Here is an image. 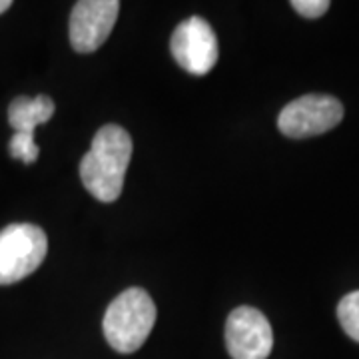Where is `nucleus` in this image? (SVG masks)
<instances>
[{"mask_svg": "<svg viewBox=\"0 0 359 359\" xmlns=\"http://www.w3.org/2000/svg\"><path fill=\"white\" fill-rule=\"evenodd\" d=\"M132 158V138L118 124H106L96 132L90 150L80 162L84 188L100 202H114L124 190V178Z\"/></svg>", "mask_w": 359, "mask_h": 359, "instance_id": "f257e3e1", "label": "nucleus"}, {"mask_svg": "<svg viewBox=\"0 0 359 359\" xmlns=\"http://www.w3.org/2000/svg\"><path fill=\"white\" fill-rule=\"evenodd\" d=\"M156 323V304L142 287H130L106 309L104 337L120 353L138 351Z\"/></svg>", "mask_w": 359, "mask_h": 359, "instance_id": "f03ea898", "label": "nucleus"}, {"mask_svg": "<svg viewBox=\"0 0 359 359\" xmlns=\"http://www.w3.org/2000/svg\"><path fill=\"white\" fill-rule=\"evenodd\" d=\"M48 238L34 224H11L0 231V285L16 283L40 268Z\"/></svg>", "mask_w": 359, "mask_h": 359, "instance_id": "7ed1b4c3", "label": "nucleus"}, {"mask_svg": "<svg viewBox=\"0 0 359 359\" xmlns=\"http://www.w3.org/2000/svg\"><path fill=\"white\" fill-rule=\"evenodd\" d=\"M344 120V104L330 94H306L295 98L278 116V128L287 138H311L325 134Z\"/></svg>", "mask_w": 359, "mask_h": 359, "instance_id": "20e7f679", "label": "nucleus"}, {"mask_svg": "<svg viewBox=\"0 0 359 359\" xmlns=\"http://www.w3.org/2000/svg\"><path fill=\"white\" fill-rule=\"evenodd\" d=\"M170 50L174 60L186 72L204 76L218 62V39L208 20L192 16L180 22L170 40Z\"/></svg>", "mask_w": 359, "mask_h": 359, "instance_id": "39448f33", "label": "nucleus"}, {"mask_svg": "<svg viewBox=\"0 0 359 359\" xmlns=\"http://www.w3.org/2000/svg\"><path fill=\"white\" fill-rule=\"evenodd\" d=\"M226 347L231 359H268L273 332L268 318L256 308H236L226 321Z\"/></svg>", "mask_w": 359, "mask_h": 359, "instance_id": "423d86ee", "label": "nucleus"}, {"mask_svg": "<svg viewBox=\"0 0 359 359\" xmlns=\"http://www.w3.org/2000/svg\"><path fill=\"white\" fill-rule=\"evenodd\" d=\"M120 13L118 0H80L70 14V44L80 54L96 52L108 40Z\"/></svg>", "mask_w": 359, "mask_h": 359, "instance_id": "0eeeda50", "label": "nucleus"}, {"mask_svg": "<svg viewBox=\"0 0 359 359\" xmlns=\"http://www.w3.org/2000/svg\"><path fill=\"white\" fill-rule=\"evenodd\" d=\"M54 110L56 104L50 96L44 94L36 98L18 96L8 106V124L13 126L14 132L34 134V128H39L40 124H46L54 116Z\"/></svg>", "mask_w": 359, "mask_h": 359, "instance_id": "6e6552de", "label": "nucleus"}, {"mask_svg": "<svg viewBox=\"0 0 359 359\" xmlns=\"http://www.w3.org/2000/svg\"><path fill=\"white\" fill-rule=\"evenodd\" d=\"M337 320L353 341L359 344V292L344 295L337 306Z\"/></svg>", "mask_w": 359, "mask_h": 359, "instance_id": "1a4fd4ad", "label": "nucleus"}, {"mask_svg": "<svg viewBox=\"0 0 359 359\" xmlns=\"http://www.w3.org/2000/svg\"><path fill=\"white\" fill-rule=\"evenodd\" d=\"M8 152L14 160H20L25 164H34L39 160V146L34 142V134H22V132H14Z\"/></svg>", "mask_w": 359, "mask_h": 359, "instance_id": "9d476101", "label": "nucleus"}, {"mask_svg": "<svg viewBox=\"0 0 359 359\" xmlns=\"http://www.w3.org/2000/svg\"><path fill=\"white\" fill-rule=\"evenodd\" d=\"M292 6L295 8V13L306 18H320L327 13L330 2L327 0H294Z\"/></svg>", "mask_w": 359, "mask_h": 359, "instance_id": "9b49d317", "label": "nucleus"}, {"mask_svg": "<svg viewBox=\"0 0 359 359\" xmlns=\"http://www.w3.org/2000/svg\"><path fill=\"white\" fill-rule=\"evenodd\" d=\"M11 6H13V2H11V0H0V14L6 13Z\"/></svg>", "mask_w": 359, "mask_h": 359, "instance_id": "f8f14e48", "label": "nucleus"}]
</instances>
